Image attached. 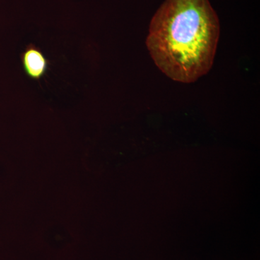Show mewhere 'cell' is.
I'll list each match as a JSON object with an SVG mask.
<instances>
[{
    "label": "cell",
    "instance_id": "obj_1",
    "mask_svg": "<svg viewBox=\"0 0 260 260\" xmlns=\"http://www.w3.org/2000/svg\"><path fill=\"white\" fill-rule=\"evenodd\" d=\"M219 37L209 0H165L150 22L146 45L164 74L191 83L211 69Z\"/></svg>",
    "mask_w": 260,
    "mask_h": 260
},
{
    "label": "cell",
    "instance_id": "obj_2",
    "mask_svg": "<svg viewBox=\"0 0 260 260\" xmlns=\"http://www.w3.org/2000/svg\"><path fill=\"white\" fill-rule=\"evenodd\" d=\"M22 63L25 74L34 80L41 79L47 73L49 65V61L42 51L32 45L24 51Z\"/></svg>",
    "mask_w": 260,
    "mask_h": 260
}]
</instances>
